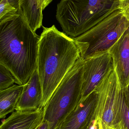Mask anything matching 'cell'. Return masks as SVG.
Returning a JSON list of instances; mask_svg holds the SVG:
<instances>
[{
	"mask_svg": "<svg viewBox=\"0 0 129 129\" xmlns=\"http://www.w3.org/2000/svg\"><path fill=\"white\" fill-rule=\"evenodd\" d=\"M40 38L19 11L0 19V64L16 84L25 85L37 70Z\"/></svg>",
	"mask_w": 129,
	"mask_h": 129,
	"instance_id": "1",
	"label": "cell"
},
{
	"mask_svg": "<svg viewBox=\"0 0 129 129\" xmlns=\"http://www.w3.org/2000/svg\"><path fill=\"white\" fill-rule=\"evenodd\" d=\"M39 44L37 71L42 88L44 108L52 94L80 57L74 39L55 25L42 26Z\"/></svg>",
	"mask_w": 129,
	"mask_h": 129,
	"instance_id": "2",
	"label": "cell"
},
{
	"mask_svg": "<svg viewBox=\"0 0 129 129\" xmlns=\"http://www.w3.org/2000/svg\"><path fill=\"white\" fill-rule=\"evenodd\" d=\"M120 0H61L56 17L64 32L75 38L120 8Z\"/></svg>",
	"mask_w": 129,
	"mask_h": 129,
	"instance_id": "3",
	"label": "cell"
},
{
	"mask_svg": "<svg viewBox=\"0 0 129 129\" xmlns=\"http://www.w3.org/2000/svg\"><path fill=\"white\" fill-rule=\"evenodd\" d=\"M85 60L80 57L43 108V120L49 129H59L82 99Z\"/></svg>",
	"mask_w": 129,
	"mask_h": 129,
	"instance_id": "4",
	"label": "cell"
},
{
	"mask_svg": "<svg viewBox=\"0 0 129 129\" xmlns=\"http://www.w3.org/2000/svg\"><path fill=\"white\" fill-rule=\"evenodd\" d=\"M129 27V16L119 8L85 33L73 38L86 60L109 51Z\"/></svg>",
	"mask_w": 129,
	"mask_h": 129,
	"instance_id": "5",
	"label": "cell"
},
{
	"mask_svg": "<svg viewBox=\"0 0 129 129\" xmlns=\"http://www.w3.org/2000/svg\"><path fill=\"white\" fill-rule=\"evenodd\" d=\"M121 88L114 70L96 89L98 99L95 113L102 129H121L118 103V94Z\"/></svg>",
	"mask_w": 129,
	"mask_h": 129,
	"instance_id": "6",
	"label": "cell"
},
{
	"mask_svg": "<svg viewBox=\"0 0 129 129\" xmlns=\"http://www.w3.org/2000/svg\"><path fill=\"white\" fill-rule=\"evenodd\" d=\"M85 61L81 100L95 91L105 77L114 70L113 58L109 51Z\"/></svg>",
	"mask_w": 129,
	"mask_h": 129,
	"instance_id": "7",
	"label": "cell"
},
{
	"mask_svg": "<svg viewBox=\"0 0 129 129\" xmlns=\"http://www.w3.org/2000/svg\"><path fill=\"white\" fill-rule=\"evenodd\" d=\"M98 99L97 91L82 99L59 129H87L94 114Z\"/></svg>",
	"mask_w": 129,
	"mask_h": 129,
	"instance_id": "8",
	"label": "cell"
},
{
	"mask_svg": "<svg viewBox=\"0 0 129 129\" xmlns=\"http://www.w3.org/2000/svg\"><path fill=\"white\" fill-rule=\"evenodd\" d=\"M122 88L129 82V27L109 51Z\"/></svg>",
	"mask_w": 129,
	"mask_h": 129,
	"instance_id": "9",
	"label": "cell"
},
{
	"mask_svg": "<svg viewBox=\"0 0 129 129\" xmlns=\"http://www.w3.org/2000/svg\"><path fill=\"white\" fill-rule=\"evenodd\" d=\"M43 98L42 88L37 70L23 85L22 94L15 111L35 110L41 108Z\"/></svg>",
	"mask_w": 129,
	"mask_h": 129,
	"instance_id": "10",
	"label": "cell"
},
{
	"mask_svg": "<svg viewBox=\"0 0 129 129\" xmlns=\"http://www.w3.org/2000/svg\"><path fill=\"white\" fill-rule=\"evenodd\" d=\"M43 120V108L15 111L1 124L0 129H36Z\"/></svg>",
	"mask_w": 129,
	"mask_h": 129,
	"instance_id": "11",
	"label": "cell"
},
{
	"mask_svg": "<svg viewBox=\"0 0 129 129\" xmlns=\"http://www.w3.org/2000/svg\"><path fill=\"white\" fill-rule=\"evenodd\" d=\"M19 11L33 31L42 26V8L39 0H19Z\"/></svg>",
	"mask_w": 129,
	"mask_h": 129,
	"instance_id": "12",
	"label": "cell"
},
{
	"mask_svg": "<svg viewBox=\"0 0 129 129\" xmlns=\"http://www.w3.org/2000/svg\"><path fill=\"white\" fill-rule=\"evenodd\" d=\"M23 85L14 84L0 91V118L4 119L15 110L16 106L22 94Z\"/></svg>",
	"mask_w": 129,
	"mask_h": 129,
	"instance_id": "13",
	"label": "cell"
},
{
	"mask_svg": "<svg viewBox=\"0 0 129 129\" xmlns=\"http://www.w3.org/2000/svg\"><path fill=\"white\" fill-rule=\"evenodd\" d=\"M119 117L121 129H129V106L121 88L118 96Z\"/></svg>",
	"mask_w": 129,
	"mask_h": 129,
	"instance_id": "14",
	"label": "cell"
},
{
	"mask_svg": "<svg viewBox=\"0 0 129 129\" xmlns=\"http://www.w3.org/2000/svg\"><path fill=\"white\" fill-rule=\"evenodd\" d=\"M16 83L13 75L7 68L0 64V91L6 89Z\"/></svg>",
	"mask_w": 129,
	"mask_h": 129,
	"instance_id": "15",
	"label": "cell"
},
{
	"mask_svg": "<svg viewBox=\"0 0 129 129\" xmlns=\"http://www.w3.org/2000/svg\"><path fill=\"white\" fill-rule=\"evenodd\" d=\"M18 11L11 5L8 0L0 1V19L16 13Z\"/></svg>",
	"mask_w": 129,
	"mask_h": 129,
	"instance_id": "16",
	"label": "cell"
},
{
	"mask_svg": "<svg viewBox=\"0 0 129 129\" xmlns=\"http://www.w3.org/2000/svg\"><path fill=\"white\" fill-rule=\"evenodd\" d=\"M87 129H102L100 120L96 116L95 112Z\"/></svg>",
	"mask_w": 129,
	"mask_h": 129,
	"instance_id": "17",
	"label": "cell"
},
{
	"mask_svg": "<svg viewBox=\"0 0 129 129\" xmlns=\"http://www.w3.org/2000/svg\"><path fill=\"white\" fill-rule=\"evenodd\" d=\"M120 8L123 10L129 16V0H120Z\"/></svg>",
	"mask_w": 129,
	"mask_h": 129,
	"instance_id": "18",
	"label": "cell"
},
{
	"mask_svg": "<svg viewBox=\"0 0 129 129\" xmlns=\"http://www.w3.org/2000/svg\"><path fill=\"white\" fill-rule=\"evenodd\" d=\"M122 89L123 91V94H124L126 101L129 106V82L126 86Z\"/></svg>",
	"mask_w": 129,
	"mask_h": 129,
	"instance_id": "19",
	"label": "cell"
},
{
	"mask_svg": "<svg viewBox=\"0 0 129 129\" xmlns=\"http://www.w3.org/2000/svg\"><path fill=\"white\" fill-rule=\"evenodd\" d=\"M42 8V10H44L52 1V0H39Z\"/></svg>",
	"mask_w": 129,
	"mask_h": 129,
	"instance_id": "20",
	"label": "cell"
},
{
	"mask_svg": "<svg viewBox=\"0 0 129 129\" xmlns=\"http://www.w3.org/2000/svg\"><path fill=\"white\" fill-rule=\"evenodd\" d=\"M8 1L14 7L19 10V0H8Z\"/></svg>",
	"mask_w": 129,
	"mask_h": 129,
	"instance_id": "21",
	"label": "cell"
},
{
	"mask_svg": "<svg viewBox=\"0 0 129 129\" xmlns=\"http://www.w3.org/2000/svg\"><path fill=\"white\" fill-rule=\"evenodd\" d=\"M36 129H49V126L47 122L43 120Z\"/></svg>",
	"mask_w": 129,
	"mask_h": 129,
	"instance_id": "22",
	"label": "cell"
},
{
	"mask_svg": "<svg viewBox=\"0 0 129 129\" xmlns=\"http://www.w3.org/2000/svg\"><path fill=\"white\" fill-rule=\"evenodd\" d=\"M0 1H1V0H0Z\"/></svg>",
	"mask_w": 129,
	"mask_h": 129,
	"instance_id": "23",
	"label": "cell"
}]
</instances>
